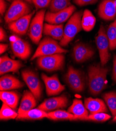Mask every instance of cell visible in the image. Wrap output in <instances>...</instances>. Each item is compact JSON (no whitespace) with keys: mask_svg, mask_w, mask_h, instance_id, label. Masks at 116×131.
Masks as SVG:
<instances>
[{"mask_svg":"<svg viewBox=\"0 0 116 131\" xmlns=\"http://www.w3.org/2000/svg\"><path fill=\"white\" fill-rule=\"evenodd\" d=\"M31 13V6L23 0H13L7 10L4 19L9 24Z\"/></svg>","mask_w":116,"mask_h":131,"instance_id":"cell-6","label":"cell"},{"mask_svg":"<svg viewBox=\"0 0 116 131\" xmlns=\"http://www.w3.org/2000/svg\"><path fill=\"white\" fill-rule=\"evenodd\" d=\"M108 69L100 64L90 66L88 70V85L89 92L93 96L99 95L107 86Z\"/></svg>","mask_w":116,"mask_h":131,"instance_id":"cell-1","label":"cell"},{"mask_svg":"<svg viewBox=\"0 0 116 131\" xmlns=\"http://www.w3.org/2000/svg\"><path fill=\"white\" fill-rule=\"evenodd\" d=\"M8 47V46L7 44H5L2 43H1V45H0V53H1V54H2L3 53H4V52L7 50Z\"/></svg>","mask_w":116,"mask_h":131,"instance_id":"cell-37","label":"cell"},{"mask_svg":"<svg viewBox=\"0 0 116 131\" xmlns=\"http://www.w3.org/2000/svg\"><path fill=\"white\" fill-rule=\"evenodd\" d=\"M34 13L35 11L33 10L30 14L8 24V28L16 34L24 35L29 29L31 20Z\"/></svg>","mask_w":116,"mask_h":131,"instance_id":"cell-15","label":"cell"},{"mask_svg":"<svg viewBox=\"0 0 116 131\" xmlns=\"http://www.w3.org/2000/svg\"><path fill=\"white\" fill-rule=\"evenodd\" d=\"M65 56L57 53L37 58L36 63L40 69L51 72L61 70L65 64Z\"/></svg>","mask_w":116,"mask_h":131,"instance_id":"cell-5","label":"cell"},{"mask_svg":"<svg viewBox=\"0 0 116 131\" xmlns=\"http://www.w3.org/2000/svg\"><path fill=\"white\" fill-rule=\"evenodd\" d=\"M107 35L109 42V49L113 50L116 49V18L110 24L108 28Z\"/></svg>","mask_w":116,"mask_h":131,"instance_id":"cell-30","label":"cell"},{"mask_svg":"<svg viewBox=\"0 0 116 131\" xmlns=\"http://www.w3.org/2000/svg\"><path fill=\"white\" fill-rule=\"evenodd\" d=\"M22 67V63L17 60L9 58L7 55L3 56L0 58V74L9 72H17Z\"/></svg>","mask_w":116,"mask_h":131,"instance_id":"cell-18","label":"cell"},{"mask_svg":"<svg viewBox=\"0 0 116 131\" xmlns=\"http://www.w3.org/2000/svg\"><path fill=\"white\" fill-rule=\"evenodd\" d=\"M36 100L31 91H24L18 110V114L33 109L36 106Z\"/></svg>","mask_w":116,"mask_h":131,"instance_id":"cell-21","label":"cell"},{"mask_svg":"<svg viewBox=\"0 0 116 131\" xmlns=\"http://www.w3.org/2000/svg\"><path fill=\"white\" fill-rule=\"evenodd\" d=\"M71 5L70 0H51L49 5V11L57 12L66 9Z\"/></svg>","mask_w":116,"mask_h":131,"instance_id":"cell-29","label":"cell"},{"mask_svg":"<svg viewBox=\"0 0 116 131\" xmlns=\"http://www.w3.org/2000/svg\"><path fill=\"white\" fill-rule=\"evenodd\" d=\"M82 11L80 10L75 12L69 19L64 28L63 37L59 43L62 47L67 46L76 34L82 30Z\"/></svg>","mask_w":116,"mask_h":131,"instance_id":"cell-2","label":"cell"},{"mask_svg":"<svg viewBox=\"0 0 116 131\" xmlns=\"http://www.w3.org/2000/svg\"><path fill=\"white\" fill-rule=\"evenodd\" d=\"M24 1H25L26 2H27L29 3H32L31 0H24Z\"/></svg>","mask_w":116,"mask_h":131,"instance_id":"cell-39","label":"cell"},{"mask_svg":"<svg viewBox=\"0 0 116 131\" xmlns=\"http://www.w3.org/2000/svg\"><path fill=\"white\" fill-rule=\"evenodd\" d=\"M9 41L14 55L22 60H26L31 53L29 43L17 36L12 35L9 38Z\"/></svg>","mask_w":116,"mask_h":131,"instance_id":"cell-9","label":"cell"},{"mask_svg":"<svg viewBox=\"0 0 116 131\" xmlns=\"http://www.w3.org/2000/svg\"><path fill=\"white\" fill-rule=\"evenodd\" d=\"M95 24L96 18L92 12L88 9L84 10L81 19L82 29L85 31H91L94 28Z\"/></svg>","mask_w":116,"mask_h":131,"instance_id":"cell-25","label":"cell"},{"mask_svg":"<svg viewBox=\"0 0 116 131\" xmlns=\"http://www.w3.org/2000/svg\"><path fill=\"white\" fill-rule=\"evenodd\" d=\"M36 9H44L49 6L51 0H31Z\"/></svg>","mask_w":116,"mask_h":131,"instance_id":"cell-32","label":"cell"},{"mask_svg":"<svg viewBox=\"0 0 116 131\" xmlns=\"http://www.w3.org/2000/svg\"><path fill=\"white\" fill-rule=\"evenodd\" d=\"M7 3L5 0H0V13L1 15H3L6 10Z\"/></svg>","mask_w":116,"mask_h":131,"instance_id":"cell-34","label":"cell"},{"mask_svg":"<svg viewBox=\"0 0 116 131\" xmlns=\"http://www.w3.org/2000/svg\"><path fill=\"white\" fill-rule=\"evenodd\" d=\"M84 106L89 114L108 112V109L104 101L101 99L87 98L84 99Z\"/></svg>","mask_w":116,"mask_h":131,"instance_id":"cell-19","label":"cell"},{"mask_svg":"<svg viewBox=\"0 0 116 131\" xmlns=\"http://www.w3.org/2000/svg\"><path fill=\"white\" fill-rule=\"evenodd\" d=\"M102 98L110 110L113 117L116 115V92L111 91L102 95Z\"/></svg>","mask_w":116,"mask_h":131,"instance_id":"cell-27","label":"cell"},{"mask_svg":"<svg viewBox=\"0 0 116 131\" xmlns=\"http://www.w3.org/2000/svg\"><path fill=\"white\" fill-rule=\"evenodd\" d=\"M98 16L105 20H112L116 17V3L115 0H103L98 9Z\"/></svg>","mask_w":116,"mask_h":131,"instance_id":"cell-16","label":"cell"},{"mask_svg":"<svg viewBox=\"0 0 116 131\" xmlns=\"http://www.w3.org/2000/svg\"><path fill=\"white\" fill-rule=\"evenodd\" d=\"M111 118V116L108 114L100 112L94 114H89L85 121H93L97 122H105Z\"/></svg>","mask_w":116,"mask_h":131,"instance_id":"cell-31","label":"cell"},{"mask_svg":"<svg viewBox=\"0 0 116 131\" xmlns=\"http://www.w3.org/2000/svg\"><path fill=\"white\" fill-rule=\"evenodd\" d=\"M67 52V50L62 48L54 39L45 37L41 40L35 53L31 60H34L38 57L47 56L57 53H63Z\"/></svg>","mask_w":116,"mask_h":131,"instance_id":"cell-4","label":"cell"},{"mask_svg":"<svg viewBox=\"0 0 116 131\" xmlns=\"http://www.w3.org/2000/svg\"><path fill=\"white\" fill-rule=\"evenodd\" d=\"M97 1L98 0H73V2L74 4L79 6H84L93 4Z\"/></svg>","mask_w":116,"mask_h":131,"instance_id":"cell-33","label":"cell"},{"mask_svg":"<svg viewBox=\"0 0 116 131\" xmlns=\"http://www.w3.org/2000/svg\"><path fill=\"white\" fill-rule=\"evenodd\" d=\"M22 77L31 92L36 99L39 100L42 96V88L41 81L36 74L30 70L22 71Z\"/></svg>","mask_w":116,"mask_h":131,"instance_id":"cell-10","label":"cell"},{"mask_svg":"<svg viewBox=\"0 0 116 131\" xmlns=\"http://www.w3.org/2000/svg\"><path fill=\"white\" fill-rule=\"evenodd\" d=\"M23 84L18 79L11 75H5L0 79V90L6 91L21 88Z\"/></svg>","mask_w":116,"mask_h":131,"instance_id":"cell-20","label":"cell"},{"mask_svg":"<svg viewBox=\"0 0 116 131\" xmlns=\"http://www.w3.org/2000/svg\"><path fill=\"white\" fill-rule=\"evenodd\" d=\"M95 54L93 49L86 44L79 43L75 45L73 49L72 56L74 61L81 63L92 58Z\"/></svg>","mask_w":116,"mask_h":131,"instance_id":"cell-14","label":"cell"},{"mask_svg":"<svg viewBox=\"0 0 116 131\" xmlns=\"http://www.w3.org/2000/svg\"><path fill=\"white\" fill-rule=\"evenodd\" d=\"M68 104L67 97L62 95L58 97L50 98L45 100L37 108L44 111H51L66 108Z\"/></svg>","mask_w":116,"mask_h":131,"instance_id":"cell-12","label":"cell"},{"mask_svg":"<svg viewBox=\"0 0 116 131\" xmlns=\"http://www.w3.org/2000/svg\"><path fill=\"white\" fill-rule=\"evenodd\" d=\"M96 43L99 51L100 63L102 66L105 65L110 59L109 53V42L104 26L101 25L97 37Z\"/></svg>","mask_w":116,"mask_h":131,"instance_id":"cell-8","label":"cell"},{"mask_svg":"<svg viewBox=\"0 0 116 131\" xmlns=\"http://www.w3.org/2000/svg\"><path fill=\"white\" fill-rule=\"evenodd\" d=\"M45 9H41L38 11L33 18L28 29V36L31 41L35 44H38L43 33L44 24L45 20Z\"/></svg>","mask_w":116,"mask_h":131,"instance_id":"cell-7","label":"cell"},{"mask_svg":"<svg viewBox=\"0 0 116 131\" xmlns=\"http://www.w3.org/2000/svg\"><path fill=\"white\" fill-rule=\"evenodd\" d=\"M75 9L74 5H71L66 9L57 12L53 13L48 11L45 14V20L48 24L60 25L70 18Z\"/></svg>","mask_w":116,"mask_h":131,"instance_id":"cell-11","label":"cell"},{"mask_svg":"<svg viewBox=\"0 0 116 131\" xmlns=\"http://www.w3.org/2000/svg\"><path fill=\"white\" fill-rule=\"evenodd\" d=\"M48 118L54 120H70L74 121V115L69 112L64 110H56L55 111L47 113Z\"/></svg>","mask_w":116,"mask_h":131,"instance_id":"cell-26","label":"cell"},{"mask_svg":"<svg viewBox=\"0 0 116 131\" xmlns=\"http://www.w3.org/2000/svg\"><path fill=\"white\" fill-rule=\"evenodd\" d=\"M68 112L74 115V121H85L89 115V112L82 101L78 99L73 100L71 106L68 109Z\"/></svg>","mask_w":116,"mask_h":131,"instance_id":"cell-17","label":"cell"},{"mask_svg":"<svg viewBox=\"0 0 116 131\" xmlns=\"http://www.w3.org/2000/svg\"><path fill=\"white\" fill-rule=\"evenodd\" d=\"M18 113H16L14 109L9 107L7 104L3 103L0 111V119L1 120H7L17 118Z\"/></svg>","mask_w":116,"mask_h":131,"instance_id":"cell-28","label":"cell"},{"mask_svg":"<svg viewBox=\"0 0 116 131\" xmlns=\"http://www.w3.org/2000/svg\"><path fill=\"white\" fill-rule=\"evenodd\" d=\"M113 65L112 70V78L113 81L116 83V56L113 57Z\"/></svg>","mask_w":116,"mask_h":131,"instance_id":"cell-35","label":"cell"},{"mask_svg":"<svg viewBox=\"0 0 116 131\" xmlns=\"http://www.w3.org/2000/svg\"><path fill=\"white\" fill-rule=\"evenodd\" d=\"M44 117L48 118V114L43 110L39 109H31L29 111L18 113L17 119L24 120H40Z\"/></svg>","mask_w":116,"mask_h":131,"instance_id":"cell-24","label":"cell"},{"mask_svg":"<svg viewBox=\"0 0 116 131\" xmlns=\"http://www.w3.org/2000/svg\"><path fill=\"white\" fill-rule=\"evenodd\" d=\"M7 1H10L11 0H7Z\"/></svg>","mask_w":116,"mask_h":131,"instance_id":"cell-40","label":"cell"},{"mask_svg":"<svg viewBox=\"0 0 116 131\" xmlns=\"http://www.w3.org/2000/svg\"><path fill=\"white\" fill-rule=\"evenodd\" d=\"M112 122H116V115L113 117V120H112Z\"/></svg>","mask_w":116,"mask_h":131,"instance_id":"cell-38","label":"cell"},{"mask_svg":"<svg viewBox=\"0 0 116 131\" xmlns=\"http://www.w3.org/2000/svg\"><path fill=\"white\" fill-rule=\"evenodd\" d=\"M0 99L12 109H16L19 100V95L15 91H1Z\"/></svg>","mask_w":116,"mask_h":131,"instance_id":"cell-23","label":"cell"},{"mask_svg":"<svg viewBox=\"0 0 116 131\" xmlns=\"http://www.w3.org/2000/svg\"><path fill=\"white\" fill-rule=\"evenodd\" d=\"M64 80L73 91L77 93L83 92L86 87V77L80 70L71 66L68 67L67 73L64 76Z\"/></svg>","mask_w":116,"mask_h":131,"instance_id":"cell-3","label":"cell"},{"mask_svg":"<svg viewBox=\"0 0 116 131\" xmlns=\"http://www.w3.org/2000/svg\"><path fill=\"white\" fill-rule=\"evenodd\" d=\"M6 34L3 28L1 27V28H0V41L1 42L2 41H4L6 40Z\"/></svg>","mask_w":116,"mask_h":131,"instance_id":"cell-36","label":"cell"},{"mask_svg":"<svg viewBox=\"0 0 116 131\" xmlns=\"http://www.w3.org/2000/svg\"><path fill=\"white\" fill-rule=\"evenodd\" d=\"M63 25L45 23L44 24L43 34L49 36L55 40L60 41L63 36Z\"/></svg>","mask_w":116,"mask_h":131,"instance_id":"cell-22","label":"cell"},{"mask_svg":"<svg viewBox=\"0 0 116 131\" xmlns=\"http://www.w3.org/2000/svg\"><path fill=\"white\" fill-rule=\"evenodd\" d=\"M41 77L45 84L47 96L58 95L65 90V86L60 83L57 75L49 77L45 74H42Z\"/></svg>","mask_w":116,"mask_h":131,"instance_id":"cell-13","label":"cell"}]
</instances>
